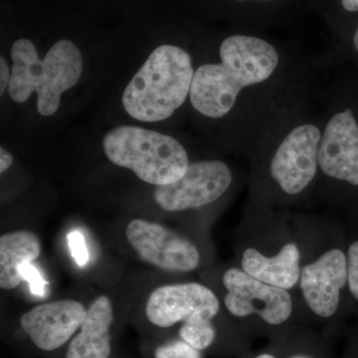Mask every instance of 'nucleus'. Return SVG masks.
Listing matches in <instances>:
<instances>
[{
    "label": "nucleus",
    "mask_w": 358,
    "mask_h": 358,
    "mask_svg": "<svg viewBox=\"0 0 358 358\" xmlns=\"http://www.w3.org/2000/svg\"><path fill=\"white\" fill-rule=\"evenodd\" d=\"M129 243L145 262L169 272H192L199 266V249L187 238L143 219H134L126 230Z\"/></svg>",
    "instance_id": "1a4fd4ad"
},
{
    "label": "nucleus",
    "mask_w": 358,
    "mask_h": 358,
    "mask_svg": "<svg viewBox=\"0 0 358 358\" xmlns=\"http://www.w3.org/2000/svg\"><path fill=\"white\" fill-rule=\"evenodd\" d=\"M301 254L298 246L288 243L279 253L267 257L254 248L245 250L242 270L258 281L282 289H293L301 278Z\"/></svg>",
    "instance_id": "4468645a"
},
{
    "label": "nucleus",
    "mask_w": 358,
    "mask_h": 358,
    "mask_svg": "<svg viewBox=\"0 0 358 358\" xmlns=\"http://www.w3.org/2000/svg\"><path fill=\"white\" fill-rule=\"evenodd\" d=\"M348 282L352 296L358 301V241L348 249Z\"/></svg>",
    "instance_id": "aec40b11"
},
{
    "label": "nucleus",
    "mask_w": 358,
    "mask_h": 358,
    "mask_svg": "<svg viewBox=\"0 0 358 358\" xmlns=\"http://www.w3.org/2000/svg\"><path fill=\"white\" fill-rule=\"evenodd\" d=\"M320 176L358 186V117L350 107L324 113L319 150Z\"/></svg>",
    "instance_id": "0eeeda50"
},
{
    "label": "nucleus",
    "mask_w": 358,
    "mask_h": 358,
    "mask_svg": "<svg viewBox=\"0 0 358 358\" xmlns=\"http://www.w3.org/2000/svg\"><path fill=\"white\" fill-rule=\"evenodd\" d=\"M195 68L192 53L185 47L159 45L124 90V112L143 122L166 121L173 117L189 103Z\"/></svg>",
    "instance_id": "7ed1b4c3"
},
{
    "label": "nucleus",
    "mask_w": 358,
    "mask_h": 358,
    "mask_svg": "<svg viewBox=\"0 0 358 358\" xmlns=\"http://www.w3.org/2000/svg\"><path fill=\"white\" fill-rule=\"evenodd\" d=\"M341 2L348 13H358V0H341Z\"/></svg>",
    "instance_id": "5701e85b"
},
{
    "label": "nucleus",
    "mask_w": 358,
    "mask_h": 358,
    "mask_svg": "<svg viewBox=\"0 0 358 358\" xmlns=\"http://www.w3.org/2000/svg\"><path fill=\"white\" fill-rule=\"evenodd\" d=\"M254 358H278V357H275V355H272V353L263 352V353H260V355H257V357H255ZM288 358H313V357H310V355H292V357H289Z\"/></svg>",
    "instance_id": "b1692460"
},
{
    "label": "nucleus",
    "mask_w": 358,
    "mask_h": 358,
    "mask_svg": "<svg viewBox=\"0 0 358 358\" xmlns=\"http://www.w3.org/2000/svg\"><path fill=\"white\" fill-rule=\"evenodd\" d=\"M196 64L189 105L229 150L251 155L280 110L310 84V69L282 47L248 33L221 40Z\"/></svg>",
    "instance_id": "f257e3e1"
},
{
    "label": "nucleus",
    "mask_w": 358,
    "mask_h": 358,
    "mask_svg": "<svg viewBox=\"0 0 358 358\" xmlns=\"http://www.w3.org/2000/svg\"><path fill=\"white\" fill-rule=\"evenodd\" d=\"M179 336L193 348L202 352L214 343L216 331L211 320H192L183 322L179 329Z\"/></svg>",
    "instance_id": "dca6fc26"
},
{
    "label": "nucleus",
    "mask_w": 358,
    "mask_h": 358,
    "mask_svg": "<svg viewBox=\"0 0 358 358\" xmlns=\"http://www.w3.org/2000/svg\"><path fill=\"white\" fill-rule=\"evenodd\" d=\"M68 245H69L71 254L78 265L81 267L86 266L89 262V252L83 234L79 231H72L68 235Z\"/></svg>",
    "instance_id": "a211bd4d"
},
{
    "label": "nucleus",
    "mask_w": 358,
    "mask_h": 358,
    "mask_svg": "<svg viewBox=\"0 0 358 358\" xmlns=\"http://www.w3.org/2000/svg\"><path fill=\"white\" fill-rule=\"evenodd\" d=\"M13 157L6 148H0V173H4L13 166Z\"/></svg>",
    "instance_id": "4be33fe9"
},
{
    "label": "nucleus",
    "mask_w": 358,
    "mask_h": 358,
    "mask_svg": "<svg viewBox=\"0 0 358 358\" xmlns=\"http://www.w3.org/2000/svg\"><path fill=\"white\" fill-rule=\"evenodd\" d=\"M235 2H241V3H246V2H271L275 0H233Z\"/></svg>",
    "instance_id": "a878e982"
},
{
    "label": "nucleus",
    "mask_w": 358,
    "mask_h": 358,
    "mask_svg": "<svg viewBox=\"0 0 358 358\" xmlns=\"http://www.w3.org/2000/svg\"><path fill=\"white\" fill-rule=\"evenodd\" d=\"M220 305L213 292L199 282L166 285L154 289L145 305V315L154 326L167 329L178 322L212 320Z\"/></svg>",
    "instance_id": "9d476101"
},
{
    "label": "nucleus",
    "mask_w": 358,
    "mask_h": 358,
    "mask_svg": "<svg viewBox=\"0 0 358 358\" xmlns=\"http://www.w3.org/2000/svg\"><path fill=\"white\" fill-rule=\"evenodd\" d=\"M87 315L80 301L61 300L36 306L21 317L20 324L33 345L53 352L76 334Z\"/></svg>",
    "instance_id": "9b49d317"
},
{
    "label": "nucleus",
    "mask_w": 358,
    "mask_h": 358,
    "mask_svg": "<svg viewBox=\"0 0 358 358\" xmlns=\"http://www.w3.org/2000/svg\"><path fill=\"white\" fill-rule=\"evenodd\" d=\"M10 56L9 98L14 103H24L36 92L37 110L42 117L58 112L63 94L76 86L83 73V55L67 39L59 40L40 59L35 45L20 38L11 46Z\"/></svg>",
    "instance_id": "20e7f679"
},
{
    "label": "nucleus",
    "mask_w": 358,
    "mask_h": 358,
    "mask_svg": "<svg viewBox=\"0 0 358 358\" xmlns=\"http://www.w3.org/2000/svg\"><path fill=\"white\" fill-rule=\"evenodd\" d=\"M155 358H201V355L199 350L181 339L159 346L155 352Z\"/></svg>",
    "instance_id": "f3484780"
},
{
    "label": "nucleus",
    "mask_w": 358,
    "mask_h": 358,
    "mask_svg": "<svg viewBox=\"0 0 358 358\" xmlns=\"http://www.w3.org/2000/svg\"><path fill=\"white\" fill-rule=\"evenodd\" d=\"M348 282V258L341 250L331 249L315 262L301 268L300 286L308 307L322 319L338 310L341 291Z\"/></svg>",
    "instance_id": "f8f14e48"
},
{
    "label": "nucleus",
    "mask_w": 358,
    "mask_h": 358,
    "mask_svg": "<svg viewBox=\"0 0 358 358\" xmlns=\"http://www.w3.org/2000/svg\"><path fill=\"white\" fill-rule=\"evenodd\" d=\"M114 322V308L106 296L92 303L80 331L71 341L66 358H109L110 327Z\"/></svg>",
    "instance_id": "ddd939ff"
},
{
    "label": "nucleus",
    "mask_w": 358,
    "mask_h": 358,
    "mask_svg": "<svg viewBox=\"0 0 358 358\" xmlns=\"http://www.w3.org/2000/svg\"><path fill=\"white\" fill-rule=\"evenodd\" d=\"M223 285L227 289L224 305L234 317L256 315L270 326H281L293 313V301L287 289L258 281L243 270L226 271Z\"/></svg>",
    "instance_id": "6e6552de"
},
{
    "label": "nucleus",
    "mask_w": 358,
    "mask_h": 358,
    "mask_svg": "<svg viewBox=\"0 0 358 358\" xmlns=\"http://www.w3.org/2000/svg\"><path fill=\"white\" fill-rule=\"evenodd\" d=\"M41 253L38 237L29 231H15L0 237V287L16 288L22 281L21 267L31 264Z\"/></svg>",
    "instance_id": "2eb2a0df"
},
{
    "label": "nucleus",
    "mask_w": 358,
    "mask_h": 358,
    "mask_svg": "<svg viewBox=\"0 0 358 358\" xmlns=\"http://www.w3.org/2000/svg\"><path fill=\"white\" fill-rule=\"evenodd\" d=\"M322 124L324 114L313 110L308 85L280 110L257 141L250 155L257 185L287 199L307 193L320 176Z\"/></svg>",
    "instance_id": "f03ea898"
},
{
    "label": "nucleus",
    "mask_w": 358,
    "mask_h": 358,
    "mask_svg": "<svg viewBox=\"0 0 358 358\" xmlns=\"http://www.w3.org/2000/svg\"><path fill=\"white\" fill-rule=\"evenodd\" d=\"M20 272L22 279L29 282V288L31 293L35 294V296H43L45 288H46V282H45L39 271L31 264H25V265L21 267Z\"/></svg>",
    "instance_id": "6ab92c4d"
},
{
    "label": "nucleus",
    "mask_w": 358,
    "mask_h": 358,
    "mask_svg": "<svg viewBox=\"0 0 358 358\" xmlns=\"http://www.w3.org/2000/svg\"><path fill=\"white\" fill-rule=\"evenodd\" d=\"M106 157L115 166L133 171L150 185H171L182 178L190 160L173 136L136 126H119L103 138Z\"/></svg>",
    "instance_id": "39448f33"
},
{
    "label": "nucleus",
    "mask_w": 358,
    "mask_h": 358,
    "mask_svg": "<svg viewBox=\"0 0 358 358\" xmlns=\"http://www.w3.org/2000/svg\"><path fill=\"white\" fill-rule=\"evenodd\" d=\"M233 182L234 174L223 160H196L190 162L185 176L176 182L157 186L154 199L166 211L192 210L217 201Z\"/></svg>",
    "instance_id": "423d86ee"
},
{
    "label": "nucleus",
    "mask_w": 358,
    "mask_h": 358,
    "mask_svg": "<svg viewBox=\"0 0 358 358\" xmlns=\"http://www.w3.org/2000/svg\"><path fill=\"white\" fill-rule=\"evenodd\" d=\"M352 45L353 48L355 49V51H357L358 54V27L357 28V30H355V34H353Z\"/></svg>",
    "instance_id": "393cba45"
},
{
    "label": "nucleus",
    "mask_w": 358,
    "mask_h": 358,
    "mask_svg": "<svg viewBox=\"0 0 358 358\" xmlns=\"http://www.w3.org/2000/svg\"><path fill=\"white\" fill-rule=\"evenodd\" d=\"M11 70L9 68L6 59L1 56L0 57V96H3L6 90H8L10 84Z\"/></svg>",
    "instance_id": "412c9836"
}]
</instances>
